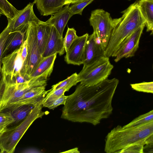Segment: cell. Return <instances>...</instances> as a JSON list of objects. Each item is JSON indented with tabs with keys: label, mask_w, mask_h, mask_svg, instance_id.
I'll return each instance as SVG.
<instances>
[{
	"label": "cell",
	"mask_w": 153,
	"mask_h": 153,
	"mask_svg": "<svg viewBox=\"0 0 153 153\" xmlns=\"http://www.w3.org/2000/svg\"><path fill=\"white\" fill-rule=\"evenodd\" d=\"M119 80L108 78L92 86L79 84L68 96L61 118L73 122L95 126L112 113V101Z\"/></svg>",
	"instance_id": "cell-1"
},
{
	"label": "cell",
	"mask_w": 153,
	"mask_h": 153,
	"mask_svg": "<svg viewBox=\"0 0 153 153\" xmlns=\"http://www.w3.org/2000/svg\"><path fill=\"white\" fill-rule=\"evenodd\" d=\"M105 152L115 153L131 145L144 146L153 143V120L138 126L123 128L118 125L105 137Z\"/></svg>",
	"instance_id": "cell-2"
},
{
	"label": "cell",
	"mask_w": 153,
	"mask_h": 153,
	"mask_svg": "<svg viewBox=\"0 0 153 153\" xmlns=\"http://www.w3.org/2000/svg\"><path fill=\"white\" fill-rule=\"evenodd\" d=\"M121 13V17L113 19V29L104 51L105 56L113 57L126 38L139 27L145 25V20L139 10L137 2L131 4Z\"/></svg>",
	"instance_id": "cell-3"
},
{
	"label": "cell",
	"mask_w": 153,
	"mask_h": 153,
	"mask_svg": "<svg viewBox=\"0 0 153 153\" xmlns=\"http://www.w3.org/2000/svg\"><path fill=\"white\" fill-rule=\"evenodd\" d=\"M42 102L35 106L26 118L18 125L7 128L1 134L0 150L1 153H13L23 135L36 119L45 114L42 111Z\"/></svg>",
	"instance_id": "cell-4"
},
{
	"label": "cell",
	"mask_w": 153,
	"mask_h": 153,
	"mask_svg": "<svg viewBox=\"0 0 153 153\" xmlns=\"http://www.w3.org/2000/svg\"><path fill=\"white\" fill-rule=\"evenodd\" d=\"M36 28V22H29L25 36V39L27 41V55L20 73L27 81L43 58L38 47Z\"/></svg>",
	"instance_id": "cell-5"
},
{
	"label": "cell",
	"mask_w": 153,
	"mask_h": 153,
	"mask_svg": "<svg viewBox=\"0 0 153 153\" xmlns=\"http://www.w3.org/2000/svg\"><path fill=\"white\" fill-rule=\"evenodd\" d=\"M113 67L109 58L104 56L83 67L78 74L79 82L86 86L95 85L107 79Z\"/></svg>",
	"instance_id": "cell-6"
},
{
	"label": "cell",
	"mask_w": 153,
	"mask_h": 153,
	"mask_svg": "<svg viewBox=\"0 0 153 153\" xmlns=\"http://www.w3.org/2000/svg\"><path fill=\"white\" fill-rule=\"evenodd\" d=\"M89 21L93 27V33L100 40L105 50L113 29V19L108 12L103 9H97L91 11Z\"/></svg>",
	"instance_id": "cell-7"
},
{
	"label": "cell",
	"mask_w": 153,
	"mask_h": 153,
	"mask_svg": "<svg viewBox=\"0 0 153 153\" xmlns=\"http://www.w3.org/2000/svg\"><path fill=\"white\" fill-rule=\"evenodd\" d=\"M5 87L0 99V111L4 110L7 106L32 88L45 84L43 81L36 79H30L19 84L5 81Z\"/></svg>",
	"instance_id": "cell-8"
},
{
	"label": "cell",
	"mask_w": 153,
	"mask_h": 153,
	"mask_svg": "<svg viewBox=\"0 0 153 153\" xmlns=\"http://www.w3.org/2000/svg\"><path fill=\"white\" fill-rule=\"evenodd\" d=\"M22 44L13 52L3 57L1 68L4 80L10 81L20 73L23 61L21 56Z\"/></svg>",
	"instance_id": "cell-9"
},
{
	"label": "cell",
	"mask_w": 153,
	"mask_h": 153,
	"mask_svg": "<svg viewBox=\"0 0 153 153\" xmlns=\"http://www.w3.org/2000/svg\"><path fill=\"white\" fill-rule=\"evenodd\" d=\"M145 25L139 27L123 41L113 57L117 62L123 58L131 57L134 56L138 47L139 42Z\"/></svg>",
	"instance_id": "cell-10"
},
{
	"label": "cell",
	"mask_w": 153,
	"mask_h": 153,
	"mask_svg": "<svg viewBox=\"0 0 153 153\" xmlns=\"http://www.w3.org/2000/svg\"><path fill=\"white\" fill-rule=\"evenodd\" d=\"M89 35L78 36L73 42L65 56V60L68 64L80 65L83 64L85 44Z\"/></svg>",
	"instance_id": "cell-11"
},
{
	"label": "cell",
	"mask_w": 153,
	"mask_h": 153,
	"mask_svg": "<svg viewBox=\"0 0 153 153\" xmlns=\"http://www.w3.org/2000/svg\"><path fill=\"white\" fill-rule=\"evenodd\" d=\"M46 85L39 86L32 88L15 101L7 106L4 110L24 105L30 104L35 106L42 102L47 93L51 90V89L45 90Z\"/></svg>",
	"instance_id": "cell-12"
},
{
	"label": "cell",
	"mask_w": 153,
	"mask_h": 153,
	"mask_svg": "<svg viewBox=\"0 0 153 153\" xmlns=\"http://www.w3.org/2000/svg\"><path fill=\"white\" fill-rule=\"evenodd\" d=\"M104 51L96 35L93 32L89 35L85 47L83 67L104 56Z\"/></svg>",
	"instance_id": "cell-13"
},
{
	"label": "cell",
	"mask_w": 153,
	"mask_h": 153,
	"mask_svg": "<svg viewBox=\"0 0 153 153\" xmlns=\"http://www.w3.org/2000/svg\"><path fill=\"white\" fill-rule=\"evenodd\" d=\"M34 4L33 2L29 3L23 9L19 10L18 13L13 19H7L8 24L6 27L13 31L29 22L37 23L40 21L34 12Z\"/></svg>",
	"instance_id": "cell-14"
},
{
	"label": "cell",
	"mask_w": 153,
	"mask_h": 153,
	"mask_svg": "<svg viewBox=\"0 0 153 153\" xmlns=\"http://www.w3.org/2000/svg\"><path fill=\"white\" fill-rule=\"evenodd\" d=\"M65 52L64 38L60 36L53 26H51L50 32L44 51L42 54L43 58L53 54L62 55Z\"/></svg>",
	"instance_id": "cell-15"
},
{
	"label": "cell",
	"mask_w": 153,
	"mask_h": 153,
	"mask_svg": "<svg viewBox=\"0 0 153 153\" xmlns=\"http://www.w3.org/2000/svg\"><path fill=\"white\" fill-rule=\"evenodd\" d=\"M28 24V23L23 25L9 33L5 43L2 57L21 46L25 40Z\"/></svg>",
	"instance_id": "cell-16"
},
{
	"label": "cell",
	"mask_w": 153,
	"mask_h": 153,
	"mask_svg": "<svg viewBox=\"0 0 153 153\" xmlns=\"http://www.w3.org/2000/svg\"><path fill=\"white\" fill-rule=\"evenodd\" d=\"M69 5H66L65 7L61 8L45 22L49 25L53 26L62 37H63V31L67 22L73 16L69 10Z\"/></svg>",
	"instance_id": "cell-17"
},
{
	"label": "cell",
	"mask_w": 153,
	"mask_h": 153,
	"mask_svg": "<svg viewBox=\"0 0 153 153\" xmlns=\"http://www.w3.org/2000/svg\"><path fill=\"white\" fill-rule=\"evenodd\" d=\"M57 54L55 53L43 58L30 76L29 80L37 77H42L47 80L53 71Z\"/></svg>",
	"instance_id": "cell-18"
},
{
	"label": "cell",
	"mask_w": 153,
	"mask_h": 153,
	"mask_svg": "<svg viewBox=\"0 0 153 153\" xmlns=\"http://www.w3.org/2000/svg\"><path fill=\"white\" fill-rule=\"evenodd\" d=\"M65 0H34L35 4L41 15H53L65 5Z\"/></svg>",
	"instance_id": "cell-19"
},
{
	"label": "cell",
	"mask_w": 153,
	"mask_h": 153,
	"mask_svg": "<svg viewBox=\"0 0 153 153\" xmlns=\"http://www.w3.org/2000/svg\"><path fill=\"white\" fill-rule=\"evenodd\" d=\"M139 10L145 20L146 31L153 33V0H140L137 2Z\"/></svg>",
	"instance_id": "cell-20"
},
{
	"label": "cell",
	"mask_w": 153,
	"mask_h": 153,
	"mask_svg": "<svg viewBox=\"0 0 153 153\" xmlns=\"http://www.w3.org/2000/svg\"><path fill=\"white\" fill-rule=\"evenodd\" d=\"M51 26L40 21L37 23V37L39 50L42 55L49 35Z\"/></svg>",
	"instance_id": "cell-21"
},
{
	"label": "cell",
	"mask_w": 153,
	"mask_h": 153,
	"mask_svg": "<svg viewBox=\"0 0 153 153\" xmlns=\"http://www.w3.org/2000/svg\"><path fill=\"white\" fill-rule=\"evenodd\" d=\"M34 107L32 105H24L6 110H9L13 118V122L12 124H16L25 119Z\"/></svg>",
	"instance_id": "cell-22"
},
{
	"label": "cell",
	"mask_w": 153,
	"mask_h": 153,
	"mask_svg": "<svg viewBox=\"0 0 153 153\" xmlns=\"http://www.w3.org/2000/svg\"><path fill=\"white\" fill-rule=\"evenodd\" d=\"M78 82H79L78 75L76 73H75L66 79L52 86L51 90L53 91L60 88H64L68 91L71 87L76 85Z\"/></svg>",
	"instance_id": "cell-23"
},
{
	"label": "cell",
	"mask_w": 153,
	"mask_h": 153,
	"mask_svg": "<svg viewBox=\"0 0 153 153\" xmlns=\"http://www.w3.org/2000/svg\"><path fill=\"white\" fill-rule=\"evenodd\" d=\"M68 91V90L64 88H60L56 90H51L47 93L42 102V106L48 107L57 99L64 94L65 92Z\"/></svg>",
	"instance_id": "cell-24"
},
{
	"label": "cell",
	"mask_w": 153,
	"mask_h": 153,
	"mask_svg": "<svg viewBox=\"0 0 153 153\" xmlns=\"http://www.w3.org/2000/svg\"><path fill=\"white\" fill-rule=\"evenodd\" d=\"M0 8L7 18L10 19L15 16L19 10L15 8L7 0H0Z\"/></svg>",
	"instance_id": "cell-25"
},
{
	"label": "cell",
	"mask_w": 153,
	"mask_h": 153,
	"mask_svg": "<svg viewBox=\"0 0 153 153\" xmlns=\"http://www.w3.org/2000/svg\"><path fill=\"white\" fill-rule=\"evenodd\" d=\"M153 120V110L141 115L135 118L130 122L123 126L127 128L138 126Z\"/></svg>",
	"instance_id": "cell-26"
},
{
	"label": "cell",
	"mask_w": 153,
	"mask_h": 153,
	"mask_svg": "<svg viewBox=\"0 0 153 153\" xmlns=\"http://www.w3.org/2000/svg\"><path fill=\"white\" fill-rule=\"evenodd\" d=\"M13 119L9 111H0V134L3 132L7 126L12 124Z\"/></svg>",
	"instance_id": "cell-27"
},
{
	"label": "cell",
	"mask_w": 153,
	"mask_h": 153,
	"mask_svg": "<svg viewBox=\"0 0 153 153\" xmlns=\"http://www.w3.org/2000/svg\"><path fill=\"white\" fill-rule=\"evenodd\" d=\"M131 88L136 91L147 93H153V82H143L130 84Z\"/></svg>",
	"instance_id": "cell-28"
},
{
	"label": "cell",
	"mask_w": 153,
	"mask_h": 153,
	"mask_svg": "<svg viewBox=\"0 0 153 153\" xmlns=\"http://www.w3.org/2000/svg\"><path fill=\"white\" fill-rule=\"evenodd\" d=\"M94 0H82L69 7V10L73 15H82L84 9Z\"/></svg>",
	"instance_id": "cell-29"
},
{
	"label": "cell",
	"mask_w": 153,
	"mask_h": 153,
	"mask_svg": "<svg viewBox=\"0 0 153 153\" xmlns=\"http://www.w3.org/2000/svg\"><path fill=\"white\" fill-rule=\"evenodd\" d=\"M77 36L76 31L74 28L68 27L64 38V47L66 52L68 51L73 41Z\"/></svg>",
	"instance_id": "cell-30"
},
{
	"label": "cell",
	"mask_w": 153,
	"mask_h": 153,
	"mask_svg": "<svg viewBox=\"0 0 153 153\" xmlns=\"http://www.w3.org/2000/svg\"><path fill=\"white\" fill-rule=\"evenodd\" d=\"M143 147L144 146L141 144L131 145L120 150L117 153H143Z\"/></svg>",
	"instance_id": "cell-31"
},
{
	"label": "cell",
	"mask_w": 153,
	"mask_h": 153,
	"mask_svg": "<svg viewBox=\"0 0 153 153\" xmlns=\"http://www.w3.org/2000/svg\"><path fill=\"white\" fill-rule=\"evenodd\" d=\"M11 31L6 27L0 33V69L1 68V59L6 40Z\"/></svg>",
	"instance_id": "cell-32"
},
{
	"label": "cell",
	"mask_w": 153,
	"mask_h": 153,
	"mask_svg": "<svg viewBox=\"0 0 153 153\" xmlns=\"http://www.w3.org/2000/svg\"><path fill=\"white\" fill-rule=\"evenodd\" d=\"M68 96H65L64 94L57 99L51 103L47 108L49 109H53L61 105L65 104Z\"/></svg>",
	"instance_id": "cell-33"
},
{
	"label": "cell",
	"mask_w": 153,
	"mask_h": 153,
	"mask_svg": "<svg viewBox=\"0 0 153 153\" xmlns=\"http://www.w3.org/2000/svg\"><path fill=\"white\" fill-rule=\"evenodd\" d=\"M21 54L22 57V58L24 62L25 60L27 55V41L25 39L23 42L22 44Z\"/></svg>",
	"instance_id": "cell-34"
},
{
	"label": "cell",
	"mask_w": 153,
	"mask_h": 153,
	"mask_svg": "<svg viewBox=\"0 0 153 153\" xmlns=\"http://www.w3.org/2000/svg\"><path fill=\"white\" fill-rule=\"evenodd\" d=\"M5 85V82L2 68L0 69V99Z\"/></svg>",
	"instance_id": "cell-35"
},
{
	"label": "cell",
	"mask_w": 153,
	"mask_h": 153,
	"mask_svg": "<svg viewBox=\"0 0 153 153\" xmlns=\"http://www.w3.org/2000/svg\"><path fill=\"white\" fill-rule=\"evenodd\" d=\"M63 152L66 153H79V151L78 150V149L77 148H75L69 150L67 151H66Z\"/></svg>",
	"instance_id": "cell-36"
},
{
	"label": "cell",
	"mask_w": 153,
	"mask_h": 153,
	"mask_svg": "<svg viewBox=\"0 0 153 153\" xmlns=\"http://www.w3.org/2000/svg\"><path fill=\"white\" fill-rule=\"evenodd\" d=\"M74 0H65V5L70 4H71Z\"/></svg>",
	"instance_id": "cell-37"
},
{
	"label": "cell",
	"mask_w": 153,
	"mask_h": 153,
	"mask_svg": "<svg viewBox=\"0 0 153 153\" xmlns=\"http://www.w3.org/2000/svg\"><path fill=\"white\" fill-rule=\"evenodd\" d=\"M82 0H74L71 4H74Z\"/></svg>",
	"instance_id": "cell-38"
},
{
	"label": "cell",
	"mask_w": 153,
	"mask_h": 153,
	"mask_svg": "<svg viewBox=\"0 0 153 153\" xmlns=\"http://www.w3.org/2000/svg\"><path fill=\"white\" fill-rule=\"evenodd\" d=\"M4 15V13L2 11V10H1V9L0 8V17L1 16V15Z\"/></svg>",
	"instance_id": "cell-39"
},
{
	"label": "cell",
	"mask_w": 153,
	"mask_h": 153,
	"mask_svg": "<svg viewBox=\"0 0 153 153\" xmlns=\"http://www.w3.org/2000/svg\"><path fill=\"white\" fill-rule=\"evenodd\" d=\"M128 0L130 1V0Z\"/></svg>",
	"instance_id": "cell-40"
},
{
	"label": "cell",
	"mask_w": 153,
	"mask_h": 153,
	"mask_svg": "<svg viewBox=\"0 0 153 153\" xmlns=\"http://www.w3.org/2000/svg\"><path fill=\"white\" fill-rule=\"evenodd\" d=\"M1 134H0V137Z\"/></svg>",
	"instance_id": "cell-41"
}]
</instances>
